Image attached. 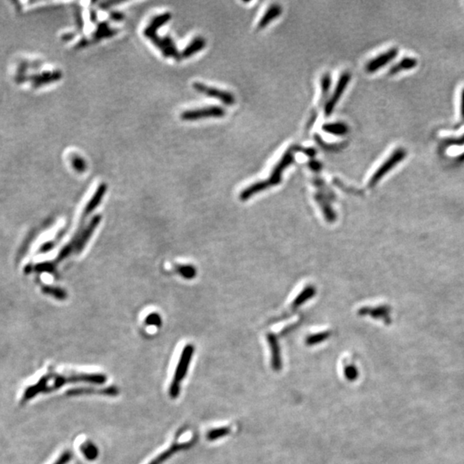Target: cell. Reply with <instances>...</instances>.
Returning a JSON list of instances; mask_svg holds the SVG:
<instances>
[{
  "mask_svg": "<svg viewBox=\"0 0 464 464\" xmlns=\"http://www.w3.org/2000/svg\"><path fill=\"white\" fill-rule=\"evenodd\" d=\"M193 351H194V347L190 344L186 345V347L183 348L179 363L177 365L176 372L174 375L173 382H171L170 388V395L173 398H176L180 394L181 382L186 376V371L192 360Z\"/></svg>",
  "mask_w": 464,
  "mask_h": 464,
  "instance_id": "6da1fadb",
  "label": "cell"
},
{
  "mask_svg": "<svg viewBox=\"0 0 464 464\" xmlns=\"http://www.w3.org/2000/svg\"><path fill=\"white\" fill-rule=\"evenodd\" d=\"M406 157H407V150L405 149L399 147L394 150L392 153L387 157V159L376 169V171L370 178V187L376 186V184L379 183L380 181L382 180L390 170L395 169L399 164H401L402 161L405 159Z\"/></svg>",
  "mask_w": 464,
  "mask_h": 464,
  "instance_id": "7a4b0ae2",
  "label": "cell"
},
{
  "mask_svg": "<svg viewBox=\"0 0 464 464\" xmlns=\"http://www.w3.org/2000/svg\"><path fill=\"white\" fill-rule=\"evenodd\" d=\"M297 152H298V145H293L284 152L280 160L275 164V166L272 170L270 177L267 180L269 186H277L281 183L283 172L287 169L288 167L294 163V154Z\"/></svg>",
  "mask_w": 464,
  "mask_h": 464,
  "instance_id": "3957f363",
  "label": "cell"
},
{
  "mask_svg": "<svg viewBox=\"0 0 464 464\" xmlns=\"http://www.w3.org/2000/svg\"><path fill=\"white\" fill-rule=\"evenodd\" d=\"M226 115V109L220 106H208L193 110L183 112L181 118L185 121H194L208 118H223Z\"/></svg>",
  "mask_w": 464,
  "mask_h": 464,
  "instance_id": "277c9868",
  "label": "cell"
},
{
  "mask_svg": "<svg viewBox=\"0 0 464 464\" xmlns=\"http://www.w3.org/2000/svg\"><path fill=\"white\" fill-rule=\"evenodd\" d=\"M193 87L197 92H199L200 94H203L211 98L217 99L219 101H222L224 104L228 105V106L235 104V96L231 92L223 91L216 87L208 86L200 82L194 83Z\"/></svg>",
  "mask_w": 464,
  "mask_h": 464,
  "instance_id": "5b68a950",
  "label": "cell"
},
{
  "mask_svg": "<svg viewBox=\"0 0 464 464\" xmlns=\"http://www.w3.org/2000/svg\"><path fill=\"white\" fill-rule=\"evenodd\" d=\"M351 79H352V76L348 72H343L340 75V79L337 82L336 86L333 90V94L331 95L330 98L328 99L327 103L324 106V114L326 116H330L333 114L337 103L339 102L341 95L346 91Z\"/></svg>",
  "mask_w": 464,
  "mask_h": 464,
  "instance_id": "8992f818",
  "label": "cell"
},
{
  "mask_svg": "<svg viewBox=\"0 0 464 464\" xmlns=\"http://www.w3.org/2000/svg\"><path fill=\"white\" fill-rule=\"evenodd\" d=\"M397 54H398V49L396 47L389 48L385 52L380 53L379 55L374 57L366 64V72L369 73H374L379 71L380 69L387 66L389 63L396 59Z\"/></svg>",
  "mask_w": 464,
  "mask_h": 464,
  "instance_id": "52a82bcc",
  "label": "cell"
},
{
  "mask_svg": "<svg viewBox=\"0 0 464 464\" xmlns=\"http://www.w3.org/2000/svg\"><path fill=\"white\" fill-rule=\"evenodd\" d=\"M149 38L161 50V52H163V54L165 57H173L177 60H179L182 58L181 53L177 51V46L174 43L173 39L170 36L160 37L157 36V34H154Z\"/></svg>",
  "mask_w": 464,
  "mask_h": 464,
  "instance_id": "ba28073f",
  "label": "cell"
},
{
  "mask_svg": "<svg viewBox=\"0 0 464 464\" xmlns=\"http://www.w3.org/2000/svg\"><path fill=\"white\" fill-rule=\"evenodd\" d=\"M100 221H101V217L100 216H95L91 220V222H90L88 226L85 227V228H83L80 234H79L78 242H77V245H76L75 253L79 254L80 252L82 251L84 248H85V246L86 245V243L92 237V234L95 232V230L96 229V227L98 226Z\"/></svg>",
  "mask_w": 464,
  "mask_h": 464,
  "instance_id": "9c48e42d",
  "label": "cell"
},
{
  "mask_svg": "<svg viewBox=\"0 0 464 464\" xmlns=\"http://www.w3.org/2000/svg\"><path fill=\"white\" fill-rule=\"evenodd\" d=\"M267 339H268L269 347H270V349H271L272 367H273V369L275 370V371H279V370L281 369L282 362L281 356H280V349H279V346H278V340H277L276 336L274 335V334H272V333L268 334Z\"/></svg>",
  "mask_w": 464,
  "mask_h": 464,
  "instance_id": "30bf717a",
  "label": "cell"
},
{
  "mask_svg": "<svg viewBox=\"0 0 464 464\" xmlns=\"http://www.w3.org/2000/svg\"><path fill=\"white\" fill-rule=\"evenodd\" d=\"M281 13L282 7L279 4H278V3L271 4L267 9L265 13L262 16L261 20L259 21V30L265 29L266 27L268 26V24H270L274 20L277 19L281 15Z\"/></svg>",
  "mask_w": 464,
  "mask_h": 464,
  "instance_id": "8fae6325",
  "label": "cell"
},
{
  "mask_svg": "<svg viewBox=\"0 0 464 464\" xmlns=\"http://www.w3.org/2000/svg\"><path fill=\"white\" fill-rule=\"evenodd\" d=\"M418 66V60L414 57H404L400 61L396 63L394 66L389 69V73L390 75H396L400 72H406L409 70L415 69Z\"/></svg>",
  "mask_w": 464,
  "mask_h": 464,
  "instance_id": "7c38bea8",
  "label": "cell"
},
{
  "mask_svg": "<svg viewBox=\"0 0 464 464\" xmlns=\"http://www.w3.org/2000/svg\"><path fill=\"white\" fill-rule=\"evenodd\" d=\"M170 18H171V14L170 12L161 14L159 16L154 17L153 19L151 20L150 24L144 30V36L149 38L150 36H152L154 34H157V30L161 26H163L164 24L168 23V21Z\"/></svg>",
  "mask_w": 464,
  "mask_h": 464,
  "instance_id": "4fadbf2b",
  "label": "cell"
},
{
  "mask_svg": "<svg viewBox=\"0 0 464 464\" xmlns=\"http://www.w3.org/2000/svg\"><path fill=\"white\" fill-rule=\"evenodd\" d=\"M206 40L204 39L201 36H197L183 49V52L181 53L182 58H185V59L190 58L191 56H193V54H195L199 51L204 49V47L206 46Z\"/></svg>",
  "mask_w": 464,
  "mask_h": 464,
  "instance_id": "5bb4252c",
  "label": "cell"
},
{
  "mask_svg": "<svg viewBox=\"0 0 464 464\" xmlns=\"http://www.w3.org/2000/svg\"><path fill=\"white\" fill-rule=\"evenodd\" d=\"M269 184H268V181H261V182H257V183H254L252 184L250 186L246 187L245 189L242 190L241 193H240V199L242 200H247L249 199V198H251L253 195H255L256 193H260L262 191H264V190L267 189L269 187Z\"/></svg>",
  "mask_w": 464,
  "mask_h": 464,
  "instance_id": "9a60e30c",
  "label": "cell"
},
{
  "mask_svg": "<svg viewBox=\"0 0 464 464\" xmlns=\"http://www.w3.org/2000/svg\"><path fill=\"white\" fill-rule=\"evenodd\" d=\"M322 129L327 134L334 136H345L349 133V127L345 122H331L326 123L322 127Z\"/></svg>",
  "mask_w": 464,
  "mask_h": 464,
  "instance_id": "2e32d148",
  "label": "cell"
},
{
  "mask_svg": "<svg viewBox=\"0 0 464 464\" xmlns=\"http://www.w3.org/2000/svg\"><path fill=\"white\" fill-rule=\"evenodd\" d=\"M315 199H316V201H317L322 207L327 221L333 222L334 219H335V214L333 213V209L331 208L330 203H329L330 199L325 196L323 193H320V192L315 195Z\"/></svg>",
  "mask_w": 464,
  "mask_h": 464,
  "instance_id": "e0dca14e",
  "label": "cell"
},
{
  "mask_svg": "<svg viewBox=\"0 0 464 464\" xmlns=\"http://www.w3.org/2000/svg\"><path fill=\"white\" fill-rule=\"evenodd\" d=\"M321 98L319 101L320 106H325L328 101L329 92H330L331 85H332V78L329 73H324L321 78Z\"/></svg>",
  "mask_w": 464,
  "mask_h": 464,
  "instance_id": "ac0fdd59",
  "label": "cell"
},
{
  "mask_svg": "<svg viewBox=\"0 0 464 464\" xmlns=\"http://www.w3.org/2000/svg\"><path fill=\"white\" fill-rule=\"evenodd\" d=\"M106 190H107V186L106 184H101L100 186H98L97 190L95 191V193L93 194V196L92 197L91 200L87 203V205L85 206V211L86 213H92L94 210L97 207L100 202H101V199L102 197L104 196L105 193H106Z\"/></svg>",
  "mask_w": 464,
  "mask_h": 464,
  "instance_id": "d6986e66",
  "label": "cell"
},
{
  "mask_svg": "<svg viewBox=\"0 0 464 464\" xmlns=\"http://www.w3.org/2000/svg\"><path fill=\"white\" fill-rule=\"evenodd\" d=\"M315 294H316V289H315L314 286L309 285L307 287L304 288V291H301L297 298L293 301L292 308L296 309V308L299 307L300 305L304 304L306 301L313 298Z\"/></svg>",
  "mask_w": 464,
  "mask_h": 464,
  "instance_id": "ffe728a7",
  "label": "cell"
},
{
  "mask_svg": "<svg viewBox=\"0 0 464 464\" xmlns=\"http://www.w3.org/2000/svg\"><path fill=\"white\" fill-rule=\"evenodd\" d=\"M315 141L323 150L327 152H338L347 146V143H339V144H328L327 142L323 140L319 134H315Z\"/></svg>",
  "mask_w": 464,
  "mask_h": 464,
  "instance_id": "44dd1931",
  "label": "cell"
},
{
  "mask_svg": "<svg viewBox=\"0 0 464 464\" xmlns=\"http://www.w3.org/2000/svg\"><path fill=\"white\" fill-rule=\"evenodd\" d=\"M59 78H60V72H44L41 75L34 77V85L40 86V85H43V84H46V83L57 80Z\"/></svg>",
  "mask_w": 464,
  "mask_h": 464,
  "instance_id": "7402d4cb",
  "label": "cell"
},
{
  "mask_svg": "<svg viewBox=\"0 0 464 464\" xmlns=\"http://www.w3.org/2000/svg\"><path fill=\"white\" fill-rule=\"evenodd\" d=\"M329 335H330V332H328V331L316 333V334L308 337L306 339V344L308 346H314V345L321 343L324 340H327Z\"/></svg>",
  "mask_w": 464,
  "mask_h": 464,
  "instance_id": "603a6c76",
  "label": "cell"
},
{
  "mask_svg": "<svg viewBox=\"0 0 464 464\" xmlns=\"http://www.w3.org/2000/svg\"><path fill=\"white\" fill-rule=\"evenodd\" d=\"M230 431H231V428H229V427L214 429V430H212V431L208 432L207 438L209 439L210 441H214L218 438H223L226 435L229 434Z\"/></svg>",
  "mask_w": 464,
  "mask_h": 464,
  "instance_id": "cb8c5ba5",
  "label": "cell"
},
{
  "mask_svg": "<svg viewBox=\"0 0 464 464\" xmlns=\"http://www.w3.org/2000/svg\"><path fill=\"white\" fill-rule=\"evenodd\" d=\"M177 270L180 273L181 275H182L183 277L188 278V279L194 278L195 275H196V269L194 268V267H192V266H179L178 268H177Z\"/></svg>",
  "mask_w": 464,
  "mask_h": 464,
  "instance_id": "d4e9b609",
  "label": "cell"
},
{
  "mask_svg": "<svg viewBox=\"0 0 464 464\" xmlns=\"http://www.w3.org/2000/svg\"><path fill=\"white\" fill-rule=\"evenodd\" d=\"M344 375L347 381L349 382H354L355 380L358 379L359 377V371L355 366L353 365H350L345 367L344 370Z\"/></svg>",
  "mask_w": 464,
  "mask_h": 464,
  "instance_id": "484cf974",
  "label": "cell"
},
{
  "mask_svg": "<svg viewBox=\"0 0 464 464\" xmlns=\"http://www.w3.org/2000/svg\"><path fill=\"white\" fill-rule=\"evenodd\" d=\"M82 452H84L86 458L88 459H94L97 456V449H95V446L92 445V443H87L82 445Z\"/></svg>",
  "mask_w": 464,
  "mask_h": 464,
  "instance_id": "4316f807",
  "label": "cell"
},
{
  "mask_svg": "<svg viewBox=\"0 0 464 464\" xmlns=\"http://www.w3.org/2000/svg\"><path fill=\"white\" fill-rule=\"evenodd\" d=\"M464 144V134L462 136L456 138V139H445L443 143V145L445 147H450V146H460Z\"/></svg>",
  "mask_w": 464,
  "mask_h": 464,
  "instance_id": "83f0119b",
  "label": "cell"
},
{
  "mask_svg": "<svg viewBox=\"0 0 464 464\" xmlns=\"http://www.w3.org/2000/svg\"><path fill=\"white\" fill-rule=\"evenodd\" d=\"M72 164L73 168H74L76 170L79 171V172H82V171L85 170V168H86L85 160L83 159L82 157H79L78 155H74V156H73V157H72Z\"/></svg>",
  "mask_w": 464,
  "mask_h": 464,
  "instance_id": "f1b7e54d",
  "label": "cell"
},
{
  "mask_svg": "<svg viewBox=\"0 0 464 464\" xmlns=\"http://www.w3.org/2000/svg\"><path fill=\"white\" fill-rule=\"evenodd\" d=\"M145 322H146V324H149V325H156V326H158V325H160L161 324L160 316L156 314V313H152V314H150L148 316Z\"/></svg>",
  "mask_w": 464,
  "mask_h": 464,
  "instance_id": "f546056e",
  "label": "cell"
},
{
  "mask_svg": "<svg viewBox=\"0 0 464 464\" xmlns=\"http://www.w3.org/2000/svg\"><path fill=\"white\" fill-rule=\"evenodd\" d=\"M298 152H302V153H304V155H306L307 157H311V158H314L317 154V150L315 148H302L299 145H298Z\"/></svg>",
  "mask_w": 464,
  "mask_h": 464,
  "instance_id": "4dcf8cb0",
  "label": "cell"
},
{
  "mask_svg": "<svg viewBox=\"0 0 464 464\" xmlns=\"http://www.w3.org/2000/svg\"><path fill=\"white\" fill-rule=\"evenodd\" d=\"M308 165H309V168L314 172H319L323 169V164L316 159H311Z\"/></svg>",
  "mask_w": 464,
  "mask_h": 464,
  "instance_id": "1f68e13d",
  "label": "cell"
},
{
  "mask_svg": "<svg viewBox=\"0 0 464 464\" xmlns=\"http://www.w3.org/2000/svg\"><path fill=\"white\" fill-rule=\"evenodd\" d=\"M460 120L462 123H464V87L462 90L460 96Z\"/></svg>",
  "mask_w": 464,
  "mask_h": 464,
  "instance_id": "d6a6232c",
  "label": "cell"
},
{
  "mask_svg": "<svg viewBox=\"0 0 464 464\" xmlns=\"http://www.w3.org/2000/svg\"><path fill=\"white\" fill-rule=\"evenodd\" d=\"M70 457H71V454L68 453V452L64 453V454L58 459V461L56 462L55 464H66V463L68 462L69 459H70Z\"/></svg>",
  "mask_w": 464,
  "mask_h": 464,
  "instance_id": "836d02e7",
  "label": "cell"
},
{
  "mask_svg": "<svg viewBox=\"0 0 464 464\" xmlns=\"http://www.w3.org/2000/svg\"><path fill=\"white\" fill-rule=\"evenodd\" d=\"M110 17H111L112 19L115 20V21H120V20L122 19L124 16L123 14L121 13V12H118V11H113L110 14Z\"/></svg>",
  "mask_w": 464,
  "mask_h": 464,
  "instance_id": "e575fe53",
  "label": "cell"
},
{
  "mask_svg": "<svg viewBox=\"0 0 464 464\" xmlns=\"http://www.w3.org/2000/svg\"><path fill=\"white\" fill-rule=\"evenodd\" d=\"M458 160L459 161V162H463V161H464V153H463L462 154V155H460V156H459V157H458Z\"/></svg>",
  "mask_w": 464,
  "mask_h": 464,
  "instance_id": "d590c367",
  "label": "cell"
}]
</instances>
